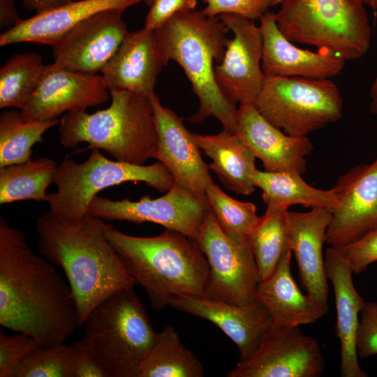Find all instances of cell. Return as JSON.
<instances>
[{
    "mask_svg": "<svg viewBox=\"0 0 377 377\" xmlns=\"http://www.w3.org/2000/svg\"><path fill=\"white\" fill-rule=\"evenodd\" d=\"M0 325L48 346L64 343L80 326L68 283L29 246L25 234L0 216Z\"/></svg>",
    "mask_w": 377,
    "mask_h": 377,
    "instance_id": "6da1fadb",
    "label": "cell"
},
{
    "mask_svg": "<svg viewBox=\"0 0 377 377\" xmlns=\"http://www.w3.org/2000/svg\"><path fill=\"white\" fill-rule=\"evenodd\" d=\"M104 223L89 213L68 221L50 211L36 220L40 252L63 269L77 303L80 326L98 303L136 284L108 240Z\"/></svg>",
    "mask_w": 377,
    "mask_h": 377,
    "instance_id": "7a4b0ae2",
    "label": "cell"
},
{
    "mask_svg": "<svg viewBox=\"0 0 377 377\" xmlns=\"http://www.w3.org/2000/svg\"><path fill=\"white\" fill-rule=\"evenodd\" d=\"M105 235L154 309L178 296L206 297L209 267L197 243L174 230L153 237L126 234L104 223Z\"/></svg>",
    "mask_w": 377,
    "mask_h": 377,
    "instance_id": "3957f363",
    "label": "cell"
},
{
    "mask_svg": "<svg viewBox=\"0 0 377 377\" xmlns=\"http://www.w3.org/2000/svg\"><path fill=\"white\" fill-rule=\"evenodd\" d=\"M228 31L218 16L193 9L177 13L154 31L163 65L177 63L198 98V110L188 121L200 123L214 117L223 129L235 133L237 109L221 94L214 72V62L219 64L224 55Z\"/></svg>",
    "mask_w": 377,
    "mask_h": 377,
    "instance_id": "277c9868",
    "label": "cell"
},
{
    "mask_svg": "<svg viewBox=\"0 0 377 377\" xmlns=\"http://www.w3.org/2000/svg\"><path fill=\"white\" fill-rule=\"evenodd\" d=\"M110 93L106 109L65 113L59 124L61 144L75 148L86 142L87 149L103 150L115 160L138 165L155 158L158 133L149 97L123 89Z\"/></svg>",
    "mask_w": 377,
    "mask_h": 377,
    "instance_id": "5b68a950",
    "label": "cell"
},
{
    "mask_svg": "<svg viewBox=\"0 0 377 377\" xmlns=\"http://www.w3.org/2000/svg\"><path fill=\"white\" fill-rule=\"evenodd\" d=\"M83 325L84 339L107 377H139L156 332L134 286L98 303Z\"/></svg>",
    "mask_w": 377,
    "mask_h": 377,
    "instance_id": "8992f818",
    "label": "cell"
},
{
    "mask_svg": "<svg viewBox=\"0 0 377 377\" xmlns=\"http://www.w3.org/2000/svg\"><path fill=\"white\" fill-rule=\"evenodd\" d=\"M277 26L294 43L330 48L346 61L362 58L371 30L362 0H282Z\"/></svg>",
    "mask_w": 377,
    "mask_h": 377,
    "instance_id": "52a82bcc",
    "label": "cell"
},
{
    "mask_svg": "<svg viewBox=\"0 0 377 377\" xmlns=\"http://www.w3.org/2000/svg\"><path fill=\"white\" fill-rule=\"evenodd\" d=\"M129 182H144L161 193L175 184L159 161L144 165L110 160L100 149H92L82 163L69 158L57 165L52 182L57 190L47 193L50 212L68 221L79 220L89 213L90 203L99 191Z\"/></svg>",
    "mask_w": 377,
    "mask_h": 377,
    "instance_id": "ba28073f",
    "label": "cell"
},
{
    "mask_svg": "<svg viewBox=\"0 0 377 377\" xmlns=\"http://www.w3.org/2000/svg\"><path fill=\"white\" fill-rule=\"evenodd\" d=\"M253 104L272 125L299 137L337 121L343 111L340 91L330 79L265 76Z\"/></svg>",
    "mask_w": 377,
    "mask_h": 377,
    "instance_id": "9c48e42d",
    "label": "cell"
},
{
    "mask_svg": "<svg viewBox=\"0 0 377 377\" xmlns=\"http://www.w3.org/2000/svg\"><path fill=\"white\" fill-rule=\"evenodd\" d=\"M195 242L209 267L206 297L237 306L251 305L257 302L256 295L260 279L250 243L237 242L228 237L209 208Z\"/></svg>",
    "mask_w": 377,
    "mask_h": 377,
    "instance_id": "30bf717a",
    "label": "cell"
},
{
    "mask_svg": "<svg viewBox=\"0 0 377 377\" xmlns=\"http://www.w3.org/2000/svg\"><path fill=\"white\" fill-rule=\"evenodd\" d=\"M325 360L318 341L300 327L272 324L249 359L239 361L228 377H318Z\"/></svg>",
    "mask_w": 377,
    "mask_h": 377,
    "instance_id": "8fae6325",
    "label": "cell"
},
{
    "mask_svg": "<svg viewBox=\"0 0 377 377\" xmlns=\"http://www.w3.org/2000/svg\"><path fill=\"white\" fill-rule=\"evenodd\" d=\"M209 205L175 184L157 198L145 195L139 200H112L95 196L89 213L103 220L137 224L156 223L179 232L195 242Z\"/></svg>",
    "mask_w": 377,
    "mask_h": 377,
    "instance_id": "7c38bea8",
    "label": "cell"
},
{
    "mask_svg": "<svg viewBox=\"0 0 377 377\" xmlns=\"http://www.w3.org/2000/svg\"><path fill=\"white\" fill-rule=\"evenodd\" d=\"M233 34L224 55L214 65L216 82L224 98L236 105L253 103L265 78L262 70L263 38L255 21L233 13L218 16Z\"/></svg>",
    "mask_w": 377,
    "mask_h": 377,
    "instance_id": "4fadbf2b",
    "label": "cell"
},
{
    "mask_svg": "<svg viewBox=\"0 0 377 377\" xmlns=\"http://www.w3.org/2000/svg\"><path fill=\"white\" fill-rule=\"evenodd\" d=\"M110 97L102 75L68 70L53 62L45 65L35 91L20 110L25 120L50 121L64 112L102 104Z\"/></svg>",
    "mask_w": 377,
    "mask_h": 377,
    "instance_id": "5bb4252c",
    "label": "cell"
},
{
    "mask_svg": "<svg viewBox=\"0 0 377 377\" xmlns=\"http://www.w3.org/2000/svg\"><path fill=\"white\" fill-rule=\"evenodd\" d=\"M333 189L339 206L332 211L325 243L341 248L377 228V158L352 168Z\"/></svg>",
    "mask_w": 377,
    "mask_h": 377,
    "instance_id": "9a60e30c",
    "label": "cell"
},
{
    "mask_svg": "<svg viewBox=\"0 0 377 377\" xmlns=\"http://www.w3.org/2000/svg\"><path fill=\"white\" fill-rule=\"evenodd\" d=\"M149 98L158 133L155 159L166 167L176 185L207 203L206 191L214 182L193 133L186 129L181 117L162 105L155 93Z\"/></svg>",
    "mask_w": 377,
    "mask_h": 377,
    "instance_id": "2e32d148",
    "label": "cell"
},
{
    "mask_svg": "<svg viewBox=\"0 0 377 377\" xmlns=\"http://www.w3.org/2000/svg\"><path fill=\"white\" fill-rule=\"evenodd\" d=\"M123 12L103 10L76 25L52 45L54 63L84 73L101 72L128 33Z\"/></svg>",
    "mask_w": 377,
    "mask_h": 377,
    "instance_id": "e0dca14e",
    "label": "cell"
},
{
    "mask_svg": "<svg viewBox=\"0 0 377 377\" xmlns=\"http://www.w3.org/2000/svg\"><path fill=\"white\" fill-rule=\"evenodd\" d=\"M259 20L265 76L329 79L343 69L346 60L332 49L311 51L295 45L279 30L275 13L267 12Z\"/></svg>",
    "mask_w": 377,
    "mask_h": 377,
    "instance_id": "ac0fdd59",
    "label": "cell"
},
{
    "mask_svg": "<svg viewBox=\"0 0 377 377\" xmlns=\"http://www.w3.org/2000/svg\"><path fill=\"white\" fill-rule=\"evenodd\" d=\"M237 134L268 172H294L303 175L306 157L313 146L307 137L283 133L266 120L253 103L242 102L237 112Z\"/></svg>",
    "mask_w": 377,
    "mask_h": 377,
    "instance_id": "d6986e66",
    "label": "cell"
},
{
    "mask_svg": "<svg viewBox=\"0 0 377 377\" xmlns=\"http://www.w3.org/2000/svg\"><path fill=\"white\" fill-rule=\"evenodd\" d=\"M331 218L328 208L288 211V248L295 255L302 287L325 314L329 310V286L323 246Z\"/></svg>",
    "mask_w": 377,
    "mask_h": 377,
    "instance_id": "ffe728a7",
    "label": "cell"
},
{
    "mask_svg": "<svg viewBox=\"0 0 377 377\" xmlns=\"http://www.w3.org/2000/svg\"><path fill=\"white\" fill-rule=\"evenodd\" d=\"M170 306L216 325L235 343L240 361L253 355L272 324L269 312L258 301L237 306L207 297L178 296L171 300Z\"/></svg>",
    "mask_w": 377,
    "mask_h": 377,
    "instance_id": "44dd1931",
    "label": "cell"
},
{
    "mask_svg": "<svg viewBox=\"0 0 377 377\" xmlns=\"http://www.w3.org/2000/svg\"><path fill=\"white\" fill-rule=\"evenodd\" d=\"M325 267L334 293L337 310L336 330L340 343V375L342 377H367L360 367L356 350V334L360 311L365 302L357 291L353 273L337 248L325 251Z\"/></svg>",
    "mask_w": 377,
    "mask_h": 377,
    "instance_id": "7402d4cb",
    "label": "cell"
},
{
    "mask_svg": "<svg viewBox=\"0 0 377 377\" xmlns=\"http://www.w3.org/2000/svg\"><path fill=\"white\" fill-rule=\"evenodd\" d=\"M164 66L154 31L143 29L128 32L101 71L110 89L128 90L150 96Z\"/></svg>",
    "mask_w": 377,
    "mask_h": 377,
    "instance_id": "603a6c76",
    "label": "cell"
},
{
    "mask_svg": "<svg viewBox=\"0 0 377 377\" xmlns=\"http://www.w3.org/2000/svg\"><path fill=\"white\" fill-rule=\"evenodd\" d=\"M145 0L71 1L57 8L20 19L0 36V46L33 42L54 45L81 22L108 9L124 11L128 7Z\"/></svg>",
    "mask_w": 377,
    "mask_h": 377,
    "instance_id": "cb8c5ba5",
    "label": "cell"
},
{
    "mask_svg": "<svg viewBox=\"0 0 377 377\" xmlns=\"http://www.w3.org/2000/svg\"><path fill=\"white\" fill-rule=\"evenodd\" d=\"M291 257L292 251L287 249L273 274L259 281L256 300L269 312L273 325L300 327L316 323L325 313L299 289L291 274Z\"/></svg>",
    "mask_w": 377,
    "mask_h": 377,
    "instance_id": "d4e9b609",
    "label": "cell"
},
{
    "mask_svg": "<svg viewBox=\"0 0 377 377\" xmlns=\"http://www.w3.org/2000/svg\"><path fill=\"white\" fill-rule=\"evenodd\" d=\"M193 137L199 148L212 160L209 168L227 190L243 195L254 191L253 175L257 169L256 158L237 134L223 129L216 135L193 133Z\"/></svg>",
    "mask_w": 377,
    "mask_h": 377,
    "instance_id": "484cf974",
    "label": "cell"
},
{
    "mask_svg": "<svg viewBox=\"0 0 377 377\" xmlns=\"http://www.w3.org/2000/svg\"><path fill=\"white\" fill-rule=\"evenodd\" d=\"M256 187L262 191L263 202L269 209H286L295 205L306 207L328 208L339 206V200L332 188L323 190L311 186L294 172H268L258 169L253 175Z\"/></svg>",
    "mask_w": 377,
    "mask_h": 377,
    "instance_id": "4316f807",
    "label": "cell"
},
{
    "mask_svg": "<svg viewBox=\"0 0 377 377\" xmlns=\"http://www.w3.org/2000/svg\"><path fill=\"white\" fill-rule=\"evenodd\" d=\"M202 363L182 343L176 330L164 326L140 367L139 377H201Z\"/></svg>",
    "mask_w": 377,
    "mask_h": 377,
    "instance_id": "83f0119b",
    "label": "cell"
},
{
    "mask_svg": "<svg viewBox=\"0 0 377 377\" xmlns=\"http://www.w3.org/2000/svg\"><path fill=\"white\" fill-rule=\"evenodd\" d=\"M56 161L43 156L0 168V204L16 201L47 202V189L53 182Z\"/></svg>",
    "mask_w": 377,
    "mask_h": 377,
    "instance_id": "f1b7e54d",
    "label": "cell"
},
{
    "mask_svg": "<svg viewBox=\"0 0 377 377\" xmlns=\"http://www.w3.org/2000/svg\"><path fill=\"white\" fill-rule=\"evenodd\" d=\"M60 119L25 120L20 110H3L0 114V168L31 160L32 147L43 142V134Z\"/></svg>",
    "mask_w": 377,
    "mask_h": 377,
    "instance_id": "f546056e",
    "label": "cell"
},
{
    "mask_svg": "<svg viewBox=\"0 0 377 377\" xmlns=\"http://www.w3.org/2000/svg\"><path fill=\"white\" fill-rule=\"evenodd\" d=\"M288 211L266 209L250 235L259 279L269 277L288 248Z\"/></svg>",
    "mask_w": 377,
    "mask_h": 377,
    "instance_id": "4dcf8cb0",
    "label": "cell"
},
{
    "mask_svg": "<svg viewBox=\"0 0 377 377\" xmlns=\"http://www.w3.org/2000/svg\"><path fill=\"white\" fill-rule=\"evenodd\" d=\"M44 66L36 52L11 56L0 68V108L21 110L35 91Z\"/></svg>",
    "mask_w": 377,
    "mask_h": 377,
    "instance_id": "1f68e13d",
    "label": "cell"
},
{
    "mask_svg": "<svg viewBox=\"0 0 377 377\" xmlns=\"http://www.w3.org/2000/svg\"><path fill=\"white\" fill-rule=\"evenodd\" d=\"M206 198L223 233L233 241L250 243L251 233L260 218L256 205L235 200L214 182L207 189Z\"/></svg>",
    "mask_w": 377,
    "mask_h": 377,
    "instance_id": "d6a6232c",
    "label": "cell"
},
{
    "mask_svg": "<svg viewBox=\"0 0 377 377\" xmlns=\"http://www.w3.org/2000/svg\"><path fill=\"white\" fill-rule=\"evenodd\" d=\"M11 377H73L68 346H40L19 364Z\"/></svg>",
    "mask_w": 377,
    "mask_h": 377,
    "instance_id": "836d02e7",
    "label": "cell"
},
{
    "mask_svg": "<svg viewBox=\"0 0 377 377\" xmlns=\"http://www.w3.org/2000/svg\"><path fill=\"white\" fill-rule=\"evenodd\" d=\"M43 345L24 333L8 336L0 333V377H11L15 369L36 348Z\"/></svg>",
    "mask_w": 377,
    "mask_h": 377,
    "instance_id": "e575fe53",
    "label": "cell"
},
{
    "mask_svg": "<svg viewBox=\"0 0 377 377\" xmlns=\"http://www.w3.org/2000/svg\"><path fill=\"white\" fill-rule=\"evenodd\" d=\"M205 4L202 12L208 16L233 13L244 17L260 20L269 8L280 4L282 0H202Z\"/></svg>",
    "mask_w": 377,
    "mask_h": 377,
    "instance_id": "d590c367",
    "label": "cell"
},
{
    "mask_svg": "<svg viewBox=\"0 0 377 377\" xmlns=\"http://www.w3.org/2000/svg\"><path fill=\"white\" fill-rule=\"evenodd\" d=\"M337 249L353 274H360L365 272L371 264L377 261V228Z\"/></svg>",
    "mask_w": 377,
    "mask_h": 377,
    "instance_id": "8d00e7d4",
    "label": "cell"
},
{
    "mask_svg": "<svg viewBox=\"0 0 377 377\" xmlns=\"http://www.w3.org/2000/svg\"><path fill=\"white\" fill-rule=\"evenodd\" d=\"M355 345L361 358L377 355V302L365 301L360 313Z\"/></svg>",
    "mask_w": 377,
    "mask_h": 377,
    "instance_id": "74e56055",
    "label": "cell"
},
{
    "mask_svg": "<svg viewBox=\"0 0 377 377\" xmlns=\"http://www.w3.org/2000/svg\"><path fill=\"white\" fill-rule=\"evenodd\" d=\"M73 377H107L95 354L83 338L68 346Z\"/></svg>",
    "mask_w": 377,
    "mask_h": 377,
    "instance_id": "f35d334b",
    "label": "cell"
},
{
    "mask_svg": "<svg viewBox=\"0 0 377 377\" xmlns=\"http://www.w3.org/2000/svg\"><path fill=\"white\" fill-rule=\"evenodd\" d=\"M196 0H154L147 13L145 27L154 31L177 13L195 9Z\"/></svg>",
    "mask_w": 377,
    "mask_h": 377,
    "instance_id": "ab89813d",
    "label": "cell"
},
{
    "mask_svg": "<svg viewBox=\"0 0 377 377\" xmlns=\"http://www.w3.org/2000/svg\"><path fill=\"white\" fill-rule=\"evenodd\" d=\"M20 20L18 17L13 0H0L1 27L11 28Z\"/></svg>",
    "mask_w": 377,
    "mask_h": 377,
    "instance_id": "60d3db41",
    "label": "cell"
},
{
    "mask_svg": "<svg viewBox=\"0 0 377 377\" xmlns=\"http://www.w3.org/2000/svg\"><path fill=\"white\" fill-rule=\"evenodd\" d=\"M73 0H23L24 6L29 10L41 13L49 10Z\"/></svg>",
    "mask_w": 377,
    "mask_h": 377,
    "instance_id": "b9f144b4",
    "label": "cell"
},
{
    "mask_svg": "<svg viewBox=\"0 0 377 377\" xmlns=\"http://www.w3.org/2000/svg\"><path fill=\"white\" fill-rule=\"evenodd\" d=\"M370 95L371 99L377 98V75L371 84Z\"/></svg>",
    "mask_w": 377,
    "mask_h": 377,
    "instance_id": "7bdbcfd3",
    "label": "cell"
},
{
    "mask_svg": "<svg viewBox=\"0 0 377 377\" xmlns=\"http://www.w3.org/2000/svg\"><path fill=\"white\" fill-rule=\"evenodd\" d=\"M365 6L377 11V0H362Z\"/></svg>",
    "mask_w": 377,
    "mask_h": 377,
    "instance_id": "ee69618b",
    "label": "cell"
},
{
    "mask_svg": "<svg viewBox=\"0 0 377 377\" xmlns=\"http://www.w3.org/2000/svg\"><path fill=\"white\" fill-rule=\"evenodd\" d=\"M370 110L374 114L377 115V98L371 99Z\"/></svg>",
    "mask_w": 377,
    "mask_h": 377,
    "instance_id": "f6af8a7d",
    "label": "cell"
},
{
    "mask_svg": "<svg viewBox=\"0 0 377 377\" xmlns=\"http://www.w3.org/2000/svg\"><path fill=\"white\" fill-rule=\"evenodd\" d=\"M154 0H145V3L148 5V6H151V3H153Z\"/></svg>",
    "mask_w": 377,
    "mask_h": 377,
    "instance_id": "bcb514c9",
    "label": "cell"
}]
</instances>
